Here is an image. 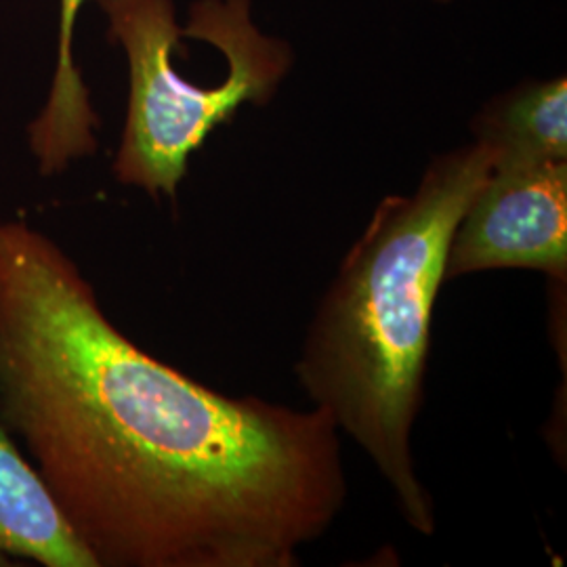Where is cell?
Listing matches in <instances>:
<instances>
[{"label": "cell", "mask_w": 567, "mask_h": 567, "mask_svg": "<svg viewBox=\"0 0 567 567\" xmlns=\"http://www.w3.org/2000/svg\"><path fill=\"white\" fill-rule=\"evenodd\" d=\"M433 2H437V4H447V2H452V0H433Z\"/></svg>", "instance_id": "obj_8"}, {"label": "cell", "mask_w": 567, "mask_h": 567, "mask_svg": "<svg viewBox=\"0 0 567 567\" xmlns=\"http://www.w3.org/2000/svg\"><path fill=\"white\" fill-rule=\"evenodd\" d=\"M89 0H60L58 61L51 91L41 114L30 122L28 140L42 175H60L74 161L95 154L100 118L91 105L74 58V34L82 7Z\"/></svg>", "instance_id": "obj_7"}, {"label": "cell", "mask_w": 567, "mask_h": 567, "mask_svg": "<svg viewBox=\"0 0 567 567\" xmlns=\"http://www.w3.org/2000/svg\"><path fill=\"white\" fill-rule=\"evenodd\" d=\"M492 171L480 142L437 154L410 196H386L351 244L305 334L297 379L313 408L364 450L405 524L431 536L435 508L416 475L431 316L452 234Z\"/></svg>", "instance_id": "obj_2"}, {"label": "cell", "mask_w": 567, "mask_h": 567, "mask_svg": "<svg viewBox=\"0 0 567 567\" xmlns=\"http://www.w3.org/2000/svg\"><path fill=\"white\" fill-rule=\"evenodd\" d=\"M97 567L0 421V566Z\"/></svg>", "instance_id": "obj_5"}, {"label": "cell", "mask_w": 567, "mask_h": 567, "mask_svg": "<svg viewBox=\"0 0 567 567\" xmlns=\"http://www.w3.org/2000/svg\"><path fill=\"white\" fill-rule=\"evenodd\" d=\"M492 166L567 163V81H526L496 95L471 122Z\"/></svg>", "instance_id": "obj_6"}, {"label": "cell", "mask_w": 567, "mask_h": 567, "mask_svg": "<svg viewBox=\"0 0 567 567\" xmlns=\"http://www.w3.org/2000/svg\"><path fill=\"white\" fill-rule=\"evenodd\" d=\"M507 267L566 280L567 163L492 166L466 206L447 248L446 280Z\"/></svg>", "instance_id": "obj_4"}, {"label": "cell", "mask_w": 567, "mask_h": 567, "mask_svg": "<svg viewBox=\"0 0 567 567\" xmlns=\"http://www.w3.org/2000/svg\"><path fill=\"white\" fill-rule=\"evenodd\" d=\"M128 61V107L114 177L177 198L189 158L244 105H265L292 70L288 42L252 20V0H95Z\"/></svg>", "instance_id": "obj_3"}, {"label": "cell", "mask_w": 567, "mask_h": 567, "mask_svg": "<svg viewBox=\"0 0 567 567\" xmlns=\"http://www.w3.org/2000/svg\"><path fill=\"white\" fill-rule=\"evenodd\" d=\"M0 421L97 567L299 566L347 501L324 410L164 364L21 219L0 224Z\"/></svg>", "instance_id": "obj_1"}]
</instances>
